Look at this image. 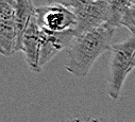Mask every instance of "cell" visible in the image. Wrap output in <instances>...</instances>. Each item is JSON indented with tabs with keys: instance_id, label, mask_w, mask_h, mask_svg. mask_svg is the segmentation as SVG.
Returning <instances> with one entry per match:
<instances>
[{
	"instance_id": "1",
	"label": "cell",
	"mask_w": 135,
	"mask_h": 122,
	"mask_svg": "<svg viewBox=\"0 0 135 122\" xmlns=\"http://www.w3.org/2000/svg\"><path fill=\"white\" fill-rule=\"evenodd\" d=\"M114 28L107 23L75 37L67 48L68 57L65 68L77 78H85L99 56L111 50Z\"/></svg>"
},
{
	"instance_id": "2",
	"label": "cell",
	"mask_w": 135,
	"mask_h": 122,
	"mask_svg": "<svg viewBox=\"0 0 135 122\" xmlns=\"http://www.w3.org/2000/svg\"><path fill=\"white\" fill-rule=\"evenodd\" d=\"M135 57V34L129 38L114 44L111 47V59L108 75V95L114 100L120 97L128 74L133 70Z\"/></svg>"
},
{
	"instance_id": "3",
	"label": "cell",
	"mask_w": 135,
	"mask_h": 122,
	"mask_svg": "<svg viewBox=\"0 0 135 122\" xmlns=\"http://www.w3.org/2000/svg\"><path fill=\"white\" fill-rule=\"evenodd\" d=\"M35 15L41 28L54 32L75 29L77 16L74 11L61 4H47L36 8Z\"/></svg>"
},
{
	"instance_id": "4",
	"label": "cell",
	"mask_w": 135,
	"mask_h": 122,
	"mask_svg": "<svg viewBox=\"0 0 135 122\" xmlns=\"http://www.w3.org/2000/svg\"><path fill=\"white\" fill-rule=\"evenodd\" d=\"M20 51L15 19V8L9 0H0V52L11 56Z\"/></svg>"
},
{
	"instance_id": "5",
	"label": "cell",
	"mask_w": 135,
	"mask_h": 122,
	"mask_svg": "<svg viewBox=\"0 0 135 122\" xmlns=\"http://www.w3.org/2000/svg\"><path fill=\"white\" fill-rule=\"evenodd\" d=\"M75 14L77 16L75 31L78 36L109 22L110 0H96L75 11Z\"/></svg>"
},
{
	"instance_id": "6",
	"label": "cell",
	"mask_w": 135,
	"mask_h": 122,
	"mask_svg": "<svg viewBox=\"0 0 135 122\" xmlns=\"http://www.w3.org/2000/svg\"><path fill=\"white\" fill-rule=\"evenodd\" d=\"M77 33L75 29L66 30L62 32H54L41 28V52L40 66L43 68L63 49L68 48Z\"/></svg>"
},
{
	"instance_id": "7",
	"label": "cell",
	"mask_w": 135,
	"mask_h": 122,
	"mask_svg": "<svg viewBox=\"0 0 135 122\" xmlns=\"http://www.w3.org/2000/svg\"><path fill=\"white\" fill-rule=\"evenodd\" d=\"M21 51L23 52L26 63L31 71L41 72L40 52H41V27L36 15L30 20L21 40Z\"/></svg>"
},
{
	"instance_id": "8",
	"label": "cell",
	"mask_w": 135,
	"mask_h": 122,
	"mask_svg": "<svg viewBox=\"0 0 135 122\" xmlns=\"http://www.w3.org/2000/svg\"><path fill=\"white\" fill-rule=\"evenodd\" d=\"M15 19H16V28L18 34V44L19 49L21 51V40L26 29L35 14V8L33 6L32 0H15Z\"/></svg>"
},
{
	"instance_id": "9",
	"label": "cell",
	"mask_w": 135,
	"mask_h": 122,
	"mask_svg": "<svg viewBox=\"0 0 135 122\" xmlns=\"http://www.w3.org/2000/svg\"><path fill=\"white\" fill-rule=\"evenodd\" d=\"M131 6V0H110V19L107 24L114 29L121 27V18Z\"/></svg>"
},
{
	"instance_id": "10",
	"label": "cell",
	"mask_w": 135,
	"mask_h": 122,
	"mask_svg": "<svg viewBox=\"0 0 135 122\" xmlns=\"http://www.w3.org/2000/svg\"><path fill=\"white\" fill-rule=\"evenodd\" d=\"M94 1L96 0H47L48 4H61L70 9L74 12Z\"/></svg>"
},
{
	"instance_id": "11",
	"label": "cell",
	"mask_w": 135,
	"mask_h": 122,
	"mask_svg": "<svg viewBox=\"0 0 135 122\" xmlns=\"http://www.w3.org/2000/svg\"><path fill=\"white\" fill-rule=\"evenodd\" d=\"M121 27L127 28L132 34H135V4H132L121 18Z\"/></svg>"
},
{
	"instance_id": "12",
	"label": "cell",
	"mask_w": 135,
	"mask_h": 122,
	"mask_svg": "<svg viewBox=\"0 0 135 122\" xmlns=\"http://www.w3.org/2000/svg\"><path fill=\"white\" fill-rule=\"evenodd\" d=\"M132 68H133V69L135 68V57H134V59H133V64H132Z\"/></svg>"
},
{
	"instance_id": "13",
	"label": "cell",
	"mask_w": 135,
	"mask_h": 122,
	"mask_svg": "<svg viewBox=\"0 0 135 122\" xmlns=\"http://www.w3.org/2000/svg\"><path fill=\"white\" fill-rule=\"evenodd\" d=\"M9 1H11L13 4H15V0H9Z\"/></svg>"
},
{
	"instance_id": "14",
	"label": "cell",
	"mask_w": 135,
	"mask_h": 122,
	"mask_svg": "<svg viewBox=\"0 0 135 122\" xmlns=\"http://www.w3.org/2000/svg\"><path fill=\"white\" fill-rule=\"evenodd\" d=\"M131 2H132V4H135V0H131Z\"/></svg>"
}]
</instances>
